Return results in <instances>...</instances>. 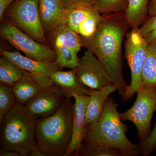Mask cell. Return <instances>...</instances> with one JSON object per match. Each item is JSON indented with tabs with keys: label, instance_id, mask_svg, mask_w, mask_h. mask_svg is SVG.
Returning a JSON list of instances; mask_svg holds the SVG:
<instances>
[{
	"label": "cell",
	"instance_id": "7",
	"mask_svg": "<svg viewBox=\"0 0 156 156\" xmlns=\"http://www.w3.org/2000/svg\"><path fill=\"white\" fill-rule=\"evenodd\" d=\"M9 21L37 41L46 44L39 10V0H16L5 13Z\"/></svg>",
	"mask_w": 156,
	"mask_h": 156
},
{
	"label": "cell",
	"instance_id": "6",
	"mask_svg": "<svg viewBox=\"0 0 156 156\" xmlns=\"http://www.w3.org/2000/svg\"><path fill=\"white\" fill-rule=\"evenodd\" d=\"M134 105L125 112L120 113L122 121L132 122L136 127L140 144L150 135L151 123L156 111V88L141 87L137 92Z\"/></svg>",
	"mask_w": 156,
	"mask_h": 156
},
{
	"label": "cell",
	"instance_id": "27",
	"mask_svg": "<svg viewBox=\"0 0 156 156\" xmlns=\"http://www.w3.org/2000/svg\"><path fill=\"white\" fill-rule=\"evenodd\" d=\"M140 32L144 37L156 29V15L148 16L141 27L138 28Z\"/></svg>",
	"mask_w": 156,
	"mask_h": 156
},
{
	"label": "cell",
	"instance_id": "16",
	"mask_svg": "<svg viewBox=\"0 0 156 156\" xmlns=\"http://www.w3.org/2000/svg\"><path fill=\"white\" fill-rule=\"evenodd\" d=\"M116 91V87L112 84L99 90L90 89L89 100L86 113L87 128L100 119L109 96Z\"/></svg>",
	"mask_w": 156,
	"mask_h": 156
},
{
	"label": "cell",
	"instance_id": "17",
	"mask_svg": "<svg viewBox=\"0 0 156 156\" xmlns=\"http://www.w3.org/2000/svg\"><path fill=\"white\" fill-rule=\"evenodd\" d=\"M23 72L22 78L12 87L17 103L25 105L39 95L44 89L29 74Z\"/></svg>",
	"mask_w": 156,
	"mask_h": 156
},
{
	"label": "cell",
	"instance_id": "2",
	"mask_svg": "<svg viewBox=\"0 0 156 156\" xmlns=\"http://www.w3.org/2000/svg\"><path fill=\"white\" fill-rule=\"evenodd\" d=\"M66 97L53 114L38 119L35 129L37 147L48 156H65L73 135V104Z\"/></svg>",
	"mask_w": 156,
	"mask_h": 156
},
{
	"label": "cell",
	"instance_id": "15",
	"mask_svg": "<svg viewBox=\"0 0 156 156\" xmlns=\"http://www.w3.org/2000/svg\"><path fill=\"white\" fill-rule=\"evenodd\" d=\"M76 68L71 70H62L51 73L49 76L53 84L61 88L68 97H73V94L89 95L90 89L81 84L77 78Z\"/></svg>",
	"mask_w": 156,
	"mask_h": 156
},
{
	"label": "cell",
	"instance_id": "25",
	"mask_svg": "<svg viewBox=\"0 0 156 156\" xmlns=\"http://www.w3.org/2000/svg\"><path fill=\"white\" fill-rule=\"evenodd\" d=\"M140 146L142 154L144 156H149L156 150V122L147 139Z\"/></svg>",
	"mask_w": 156,
	"mask_h": 156
},
{
	"label": "cell",
	"instance_id": "11",
	"mask_svg": "<svg viewBox=\"0 0 156 156\" xmlns=\"http://www.w3.org/2000/svg\"><path fill=\"white\" fill-rule=\"evenodd\" d=\"M103 18L94 7L80 6L68 9L66 24L82 38H87L95 33Z\"/></svg>",
	"mask_w": 156,
	"mask_h": 156
},
{
	"label": "cell",
	"instance_id": "18",
	"mask_svg": "<svg viewBox=\"0 0 156 156\" xmlns=\"http://www.w3.org/2000/svg\"><path fill=\"white\" fill-rule=\"evenodd\" d=\"M150 0H128L124 12L126 20L132 28H139L148 17V10Z\"/></svg>",
	"mask_w": 156,
	"mask_h": 156
},
{
	"label": "cell",
	"instance_id": "13",
	"mask_svg": "<svg viewBox=\"0 0 156 156\" xmlns=\"http://www.w3.org/2000/svg\"><path fill=\"white\" fill-rule=\"evenodd\" d=\"M75 100L73 104V135L67 153L65 156H77L87 131L86 113L89 100V95L73 94Z\"/></svg>",
	"mask_w": 156,
	"mask_h": 156
},
{
	"label": "cell",
	"instance_id": "12",
	"mask_svg": "<svg viewBox=\"0 0 156 156\" xmlns=\"http://www.w3.org/2000/svg\"><path fill=\"white\" fill-rule=\"evenodd\" d=\"M66 97L67 95L61 88L53 84L43 89L39 95L25 105L34 116L39 119L57 111Z\"/></svg>",
	"mask_w": 156,
	"mask_h": 156
},
{
	"label": "cell",
	"instance_id": "4",
	"mask_svg": "<svg viewBox=\"0 0 156 156\" xmlns=\"http://www.w3.org/2000/svg\"><path fill=\"white\" fill-rule=\"evenodd\" d=\"M38 119L25 105L17 103L0 122L1 148L28 156L37 147L36 126Z\"/></svg>",
	"mask_w": 156,
	"mask_h": 156
},
{
	"label": "cell",
	"instance_id": "32",
	"mask_svg": "<svg viewBox=\"0 0 156 156\" xmlns=\"http://www.w3.org/2000/svg\"><path fill=\"white\" fill-rule=\"evenodd\" d=\"M28 156H48L40 150L37 147L35 148L30 152Z\"/></svg>",
	"mask_w": 156,
	"mask_h": 156
},
{
	"label": "cell",
	"instance_id": "8",
	"mask_svg": "<svg viewBox=\"0 0 156 156\" xmlns=\"http://www.w3.org/2000/svg\"><path fill=\"white\" fill-rule=\"evenodd\" d=\"M1 36L17 51L26 56L38 61L54 62L57 56L54 49L40 42L23 32L10 22L4 23L0 29Z\"/></svg>",
	"mask_w": 156,
	"mask_h": 156
},
{
	"label": "cell",
	"instance_id": "5",
	"mask_svg": "<svg viewBox=\"0 0 156 156\" xmlns=\"http://www.w3.org/2000/svg\"><path fill=\"white\" fill-rule=\"evenodd\" d=\"M148 42L139 29L132 28L126 35V57L131 74V83L122 97L123 101L131 99L142 87V72L147 51Z\"/></svg>",
	"mask_w": 156,
	"mask_h": 156
},
{
	"label": "cell",
	"instance_id": "1",
	"mask_svg": "<svg viewBox=\"0 0 156 156\" xmlns=\"http://www.w3.org/2000/svg\"><path fill=\"white\" fill-rule=\"evenodd\" d=\"M102 22L92 36L82 38L83 47L89 49L103 65L112 83L122 97L128 88L123 77L122 47L129 26L124 13L103 15Z\"/></svg>",
	"mask_w": 156,
	"mask_h": 156
},
{
	"label": "cell",
	"instance_id": "29",
	"mask_svg": "<svg viewBox=\"0 0 156 156\" xmlns=\"http://www.w3.org/2000/svg\"><path fill=\"white\" fill-rule=\"evenodd\" d=\"M148 16L156 15V0H150L148 10Z\"/></svg>",
	"mask_w": 156,
	"mask_h": 156
},
{
	"label": "cell",
	"instance_id": "9",
	"mask_svg": "<svg viewBox=\"0 0 156 156\" xmlns=\"http://www.w3.org/2000/svg\"><path fill=\"white\" fill-rule=\"evenodd\" d=\"M76 74L79 82L89 89L99 90L112 84L103 65L89 49L80 58Z\"/></svg>",
	"mask_w": 156,
	"mask_h": 156
},
{
	"label": "cell",
	"instance_id": "3",
	"mask_svg": "<svg viewBox=\"0 0 156 156\" xmlns=\"http://www.w3.org/2000/svg\"><path fill=\"white\" fill-rule=\"evenodd\" d=\"M118 106L113 98H108L100 119L87 127L83 143L115 147L124 156L139 155L142 154L140 146L131 142L126 136L127 126L121 119Z\"/></svg>",
	"mask_w": 156,
	"mask_h": 156
},
{
	"label": "cell",
	"instance_id": "19",
	"mask_svg": "<svg viewBox=\"0 0 156 156\" xmlns=\"http://www.w3.org/2000/svg\"><path fill=\"white\" fill-rule=\"evenodd\" d=\"M142 87L156 88V43L148 42L146 57L143 68Z\"/></svg>",
	"mask_w": 156,
	"mask_h": 156
},
{
	"label": "cell",
	"instance_id": "23",
	"mask_svg": "<svg viewBox=\"0 0 156 156\" xmlns=\"http://www.w3.org/2000/svg\"><path fill=\"white\" fill-rule=\"evenodd\" d=\"M17 104L12 87L0 83V122Z\"/></svg>",
	"mask_w": 156,
	"mask_h": 156
},
{
	"label": "cell",
	"instance_id": "10",
	"mask_svg": "<svg viewBox=\"0 0 156 156\" xmlns=\"http://www.w3.org/2000/svg\"><path fill=\"white\" fill-rule=\"evenodd\" d=\"M1 56H5L17 65L23 71L28 73L35 81L44 89L53 85L50 75L56 71L62 70L56 61L54 62L38 61L23 56L16 51H1Z\"/></svg>",
	"mask_w": 156,
	"mask_h": 156
},
{
	"label": "cell",
	"instance_id": "20",
	"mask_svg": "<svg viewBox=\"0 0 156 156\" xmlns=\"http://www.w3.org/2000/svg\"><path fill=\"white\" fill-rule=\"evenodd\" d=\"M50 34L52 43H57L67 46L77 53L80 52L83 47L82 38L66 24L61 26Z\"/></svg>",
	"mask_w": 156,
	"mask_h": 156
},
{
	"label": "cell",
	"instance_id": "21",
	"mask_svg": "<svg viewBox=\"0 0 156 156\" xmlns=\"http://www.w3.org/2000/svg\"><path fill=\"white\" fill-rule=\"evenodd\" d=\"M24 72L11 60L5 56L0 57V83L12 87L20 80Z\"/></svg>",
	"mask_w": 156,
	"mask_h": 156
},
{
	"label": "cell",
	"instance_id": "22",
	"mask_svg": "<svg viewBox=\"0 0 156 156\" xmlns=\"http://www.w3.org/2000/svg\"><path fill=\"white\" fill-rule=\"evenodd\" d=\"M77 156H124L118 149L101 144H91L83 143Z\"/></svg>",
	"mask_w": 156,
	"mask_h": 156
},
{
	"label": "cell",
	"instance_id": "31",
	"mask_svg": "<svg viewBox=\"0 0 156 156\" xmlns=\"http://www.w3.org/2000/svg\"><path fill=\"white\" fill-rule=\"evenodd\" d=\"M148 42L156 43V29L144 37Z\"/></svg>",
	"mask_w": 156,
	"mask_h": 156
},
{
	"label": "cell",
	"instance_id": "24",
	"mask_svg": "<svg viewBox=\"0 0 156 156\" xmlns=\"http://www.w3.org/2000/svg\"><path fill=\"white\" fill-rule=\"evenodd\" d=\"M128 0H98L94 7L101 14L124 13L127 8Z\"/></svg>",
	"mask_w": 156,
	"mask_h": 156
},
{
	"label": "cell",
	"instance_id": "28",
	"mask_svg": "<svg viewBox=\"0 0 156 156\" xmlns=\"http://www.w3.org/2000/svg\"><path fill=\"white\" fill-rule=\"evenodd\" d=\"M16 0H0V21L4 19V15L7 9Z\"/></svg>",
	"mask_w": 156,
	"mask_h": 156
},
{
	"label": "cell",
	"instance_id": "14",
	"mask_svg": "<svg viewBox=\"0 0 156 156\" xmlns=\"http://www.w3.org/2000/svg\"><path fill=\"white\" fill-rule=\"evenodd\" d=\"M40 19L45 32L51 33L66 24L68 9L61 0H39Z\"/></svg>",
	"mask_w": 156,
	"mask_h": 156
},
{
	"label": "cell",
	"instance_id": "26",
	"mask_svg": "<svg viewBox=\"0 0 156 156\" xmlns=\"http://www.w3.org/2000/svg\"><path fill=\"white\" fill-rule=\"evenodd\" d=\"M65 7L71 9L80 6L94 7L98 0H61Z\"/></svg>",
	"mask_w": 156,
	"mask_h": 156
},
{
	"label": "cell",
	"instance_id": "30",
	"mask_svg": "<svg viewBox=\"0 0 156 156\" xmlns=\"http://www.w3.org/2000/svg\"><path fill=\"white\" fill-rule=\"evenodd\" d=\"M0 156H20L18 153L14 151L6 150L0 149Z\"/></svg>",
	"mask_w": 156,
	"mask_h": 156
}]
</instances>
